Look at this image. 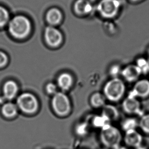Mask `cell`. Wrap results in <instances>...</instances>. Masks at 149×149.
<instances>
[{"instance_id":"1","label":"cell","mask_w":149,"mask_h":149,"mask_svg":"<svg viewBox=\"0 0 149 149\" xmlns=\"http://www.w3.org/2000/svg\"><path fill=\"white\" fill-rule=\"evenodd\" d=\"M122 6L121 0H100L95 5V13L105 21H113L120 15Z\"/></svg>"},{"instance_id":"2","label":"cell","mask_w":149,"mask_h":149,"mask_svg":"<svg viewBox=\"0 0 149 149\" xmlns=\"http://www.w3.org/2000/svg\"><path fill=\"white\" fill-rule=\"evenodd\" d=\"M32 29L31 22L27 17L19 15L13 17L8 23V30L12 36L24 39L30 34Z\"/></svg>"},{"instance_id":"3","label":"cell","mask_w":149,"mask_h":149,"mask_svg":"<svg viewBox=\"0 0 149 149\" xmlns=\"http://www.w3.org/2000/svg\"><path fill=\"white\" fill-rule=\"evenodd\" d=\"M100 140L107 149H114L120 146L122 134L120 131L111 125H108L102 129Z\"/></svg>"},{"instance_id":"4","label":"cell","mask_w":149,"mask_h":149,"mask_svg":"<svg viewBox=\"0 0 149 149\" xmlns=\"http://www.w3.org/2000/svg\"><path fill=\"white\" fill-rule=\"evenodd\" d=\"M125 90L126 86L122 80L119 78H112L104 86L103 95L110 101H118L124 95Z\"/></svg>"},{"instance_id":"5","label":"cell","mask_w":149,"mask_h":149,"mask_svg":"<svg viewBox=\"0 0 149 149\" xmlns=\"http://www.w3.org/2000/svg\"><path fill=\"white\" fill-rule=\"evenodd\" d=\"M17 104L22 111L29 114L34 113L38 107V103L35 96L27 93L19 96L17 99Z\"/></svg>"},{"instance_id":"6","label":"cell","mask_w":149,"mask_h":149,"mask_svg":"<svg viewBox=\"0 0 149 149\" xmlns=\"http://www.w3.org/2000/svg\"><path fill=\"white\" fill-rule=\"evenodd\" d=\"M52 107L57 114L64 116L70 111V103L68 97L62 93H57L52 99Z\"/></svg>"},{"instance_id":"7","label":"cell","mask_w":149,"mask_h":149,"mask_svg":"<svg viewBox=\"0 0 149 149\" xmlns=\"http://www.w3.org/2000/svg\"><path fill=\"white\" fill-rule=\"evenodd\" d=\"M74 11L80 17H89L95 13V5L89 0H76L74 4Z\"/></svg>"},{"instance_id":"8","label":"cell","mask_w":149,"mask_h":149,"mask_svg":"<svg viewBox=\"0 0 149 149\" xmlns=\"http://www.w3.org/2000/svg\"><path fill=\"white\" fill-rule=\"evenodd\" d=\"M44 37L49 46L57 47L62 43L63 35L58 29L54 26H49L46 28L44 32Z\"/></svg>"},{"instance_id":"9","label":"cell","mask_w":149,"mask_h":149,"mask_svg":"<svg viewBox=\"0 0 149 149\" xmlns=\"http://www.w3.org/2000/svg\"><path fill=\"white\" fill-rule=\"evenodd\" d=\"M149 95V81L142 79L137 81L129 95L135 97H145Z\"/></svg>"},{"instance_id":"10","label":"cell","mask_w":149,"mask_h":149,"mask_svg":"<svg viewBox=\"0 0 149 149\" xmlns=\"http://www.w3.org/2000/svg\"><path fill=\"white\" fill-rule=\"evenodd\" d=\"M122 107L125 112L129 114H139L141 111V104L136 97L128 95L123 101Z\"/></svg>"},{"instance_id":"11","label":"cell","mask_w":149,"mask_h":149,"mask_svg":"<svg viewBox=\"0 0 149 149\" xmlns=\"http://www.w3.org/2000/svg\"><path fill=\"white\" fill-rule=\"evenodd\" d=\"M141 71L135 64H129L122 68L121 75L124 79L129 82L136 81L141 76Z\"/></svg>"},{"instance_id":"12","label":"cell","mask_w":149,"mask_h":149,"mask_svg":"<svg viewBox=\"0 0 149 149\" xmlns=\"http://www.w3.org/2000/svg\"><path fill=\"white\" fill-rule=\"evenodd\" d=\"M124 141L127 145L135 148L141 145L143 137L136 130L129 131L126 132Z\"/></svg>"},{"instance_id":"13","label":"cell","mask_w":149,"mask_h":149,"mask_svg":"<svg viewBox=\"0 0 149 149\" xmlns=\"http://www.w3.org/2000/svg\"><path fill=\"white\" fill-rule=\"evenodd\" d=\"M46 19L51 26H56L62 21V13L58 9H51L47 13Z\"/></svg>"},{"instance_id":"14","label":"cell","mask_w":149,"mask_h":149,"mask_svg":"<svg viewBox=\"0 0 149 149\" xmlns=\"http://www.w3.org/2000/svg\"><path fill=\"white\" fill-rule=\"evenodd\" d=\"M18 86L13 81H8L5 83L3 86V94L7 100L13 99L18 91Z\"/></svg>"},{"instance_id":"15","label":"cell","mask_w":149,"mask_h":149,"mask_svg":"<svg viewBox=\"0 0 149 149\" xmlns=\"http://www.w3.org/2000/svg\"><path fill=\"white\" fill-rule=\"evenodd\" d=\"M73 82L72 77L68 73H63L60 74L57 79L59 87L63 91H68L72 87Z\"/></svg>"},{"instance_id":"16","label":"cell","mask_w":149,"mask_h":149,"mask_svg":"<svg viewBox=\"0 0 149 149\" xmlns=\"http://www.w3.org/2000/svg\"><path fill=\"white\" fill-rule=\"evenodd\" d=\"M101 114L107 118L110 122L116 120L119 116L118 110L115 106L106 104L102 107Z\"/></svg>"},{"instance_id":"17","label":"cell","mask_w":149,"mask_h":149,"mask_svg":"<svg viewBox=\"0 0 149 149\" xmlns=\"http://www.w3.org/2000/svg\"><path fill=\"white\" fill-rule=\"evenodd\" d=\"M106 97L103 94L95 93L91 95L90 102L93 107L95 108H102L105 105Z\"/></svg>"},{"instance_id":"18","label":"cell","mask_w":149,"mask_h":149,"mask_svg":"<svg viewBox=\"0 0 149 149\" xmlns=\"http://www.w3.org/2000/svg\"><path fill=\"white\" fill-rule=\"evenodd\" d=\"M139 125V122L136 118H129L125 119L123 121L121 126L123 130L126 132L129 131L136 130Z\"/></svg>"},{"instance_id":"19","label":"cell","mask_w":149,"mask_h":149,"mask_svg":"<svg viewBox=\"0 0 149 149\" xmlns=\"http://www.w3.org/2000/svg\"><path fill=\"white\" fill-rule=\"evenodd\" d=\"M2 112L4 116L10 118L15 116L17 113V106L12 103H7L3 106Z\"/></svg>"},{"instance_id":"20","label":"cell","mask_w":149,"mask_h":149,"mask_svg":"<svg viewBox=\"0 0 149 149\" xmlns=\"http://www.w3.org/2000/svg\"><path fill=\"white\" fill-rule=\"evenodd\" d=\"M135 64L139 68L141 74L149 73V60L147 57H139L136 60Z\"/></svg>"},{"instance_id":"21","label":"cell","mask_w":149,"mask_h":149,"mask_svg":"<svg viewBox=\"0 0 149 149\" xmlns=\"http://www.w3.org/2000/svg\"><path fill=\"white\" fill-rule=\"evenodd\" d=\"M110 120L102 114L94 116L92 120V123L94 126L101 129L106 126L110 124Z\"/></svg>"},{"instance_id":"22","label":"cell","mask_w":149,"mask_h":149,"mask_svg":"<svg viewBox=\"0 0 149 149\" xmlns=\"http://www.w3.org/2000/svg\"><path fill=\"white\" fill-rule=\"evenodd\" d=\"M10 16L8 11L4 7L0 6V28L8 24Z\"/></svg>"},{"instance_id":"23","label":"cell","mask_w":149,"mask_h":149,"mask_svg":"<svg viewBox=\"0 0 149 149\" xmlns=\"http://www.w3.org/2000/svg\"><path fill=\"white\" fill-rule=\"evenodd\" d=\"M139 126L143 132L149 134V113L141 117L139 121Z\"/></svg>"},{"instance_id":"24","label":"cell","mask_w":149,"mask_h":149,"mask_svg":"<svg viewBox=\"0 0 149 149\" xmlns=\"http://www.w3.org/2000/svg\"><path fill=\"white\" fill-rule=\"evenodd\" d=\"M89 125L86 122H82L77 125L76 127V132L79 136H84L89 131Z\"/></svg>"},{"instance_id":"25","label":"cell","mask_w":149,"mask_h":149,"mask_svg":"<svg viewBox=\"0 0 149 149\" xmlns=\"http://www.w3.org/2000/svg\"><path fill=\"white\" fill-rule=\"evenodd\" d=\"M122 68L118 64L112 65L109 70V73L112 78H118V76L121 74Z\"/></svg>"},{"instance_id":"26","label":"cell","mask_w":149,"mask_h":149,"mask_svg":"<svg viewBox=\"0 0 149 149\" xmlns=\"http://www.w3.org/2000/svg\"><path fill=\"white\" fill-rule=\"evenodd\" d=\"M8 61V57L4 52L0 51V68H2L6 65Z\"/></svg>"},{"instance_id":"27","label":"cell","mask_w":149,"mask_h":149,"mask_svg":"<svg viewBox=\"0 0 149 149\" xmlns=\"http://www.w3.org/2000/svg\"><path fill=\"white\" fill-rule=\"evenodd\" d=\"M46 90L49 94H55L57 93V87L54 83H48L46 86Z\"/></svg>"},{"instance_id":"28","label":"cell","mask_w":149,"mask_h":149,"mask_svg":"<svg viewBox=\"0 0 149 149\" xmlns=\"http://www.w3.org/2000/svg\"><path fill=\"white\" fill-rule=\"evenodd\" d=\"M129 2L132 3V4H139L140 3L143 2L145 0H128Z\"/></svg>"},{"instance_id":"29","label":"cell","mask_w":149,"mask_h":149,"mask_svg":"<svg viewBox=\"0 0 149 149\" xmlns=\"http://www.w3.org/2000/svg\"><path fill=\"white\" fill-rule=\"evenodd\" d=\"M114 149H128L127 148H126L125 147H124V146H118V147H117L116 148H115Z\"/></svg>"},{"instance_id":"30","label":"cell","mask_w":149,"mask_h":149,"mask_svg":"<svg viewBox=\"0 0 149 149\" xmlns=\"http://www.w3.org/2000/svg\"><path fill=\"white\" fill-rule=\"evenodd\" d=\"M135 149H147L145 147H143L141 145L140 146H139V147H136V148H135Z\"/></svg>"},{"instance_id":"31","label":"cell","mask_w":149,"mask_h":149,"mask_svg":"<svg viewBox=\"0 0 149 149\" xmlns=\"http://www.w3.org/2000/svg\"><path fill=\"white\" fill-rule=\"evenodd\" d=\"M147 58L149 60V47L147 51Z\"/></svg>"},{"instance_id":"32","label":"cell","mask_w":149,"mask_h":149,"mask_svg":"<svg viewBox=\"0 0 149 149\" xmlns=\"http://www.w3.org/2000/svg\"><path fill=\"white\" fill-rule=\"evenodd\" d=\"M92 3H97L98 1H99L100 0H89Z\"/></svg>"},{"instance_id":"33","label":"cell","mask_w":149,"mask_h":149,"mask_svg":"<svg viewBox=\"0 0 149 149\" xmlns=\"http://www.w3.org/2000/svg\"><path fill=\"white\" fill-rule=\"evenodd\" d=\"M108 149L107 148H104V149Z\"/></svg>"}]
</instances>
